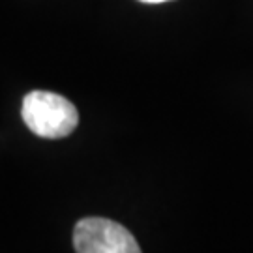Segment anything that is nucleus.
Instances as JSON below:
<instances>
[{"instance_id":"nucleus-1","label":"nucleus","mask_w":253,"mask_h":253,"mask_svg":"<svg viewBox=\"0 0 253 253\" xmlns=\"http://www.w3.org/2000/svg\"><path fill=\"white\" fill-rule=\"evenodd\" d=\"M21 117L42 139H64L79 124V113L68 98L47 90H32L23 98Z\"/></svg>"},{"instance_id":"nucleus-2","label":"nucleus","mask_w":253,"mask_h":253,"mask_svg":"<svg viewBox=\"0 0 253 253\" xmlns=\"http://www.w3.org/2000/svg\"><path fill=\"white\" fill-rule=\"evenodd\" d=\"M77 253H143L135 236L107 217H83L73 229Z\"/></svg>"},{"instance_id":"nucleus-3","label":"nucleus","mask_w":253,"mask_h":253,"mask_svg":"<svg viewBox=\"0 0 253 253\" xmlns=\"http://www.w3.org/2000/svg\"><path fill=\"white\" fill-rule=\"evenodd\" d=\"M139 2H145V4H162V2H169V0H139Z\"/></svg>"}]
</instances>
